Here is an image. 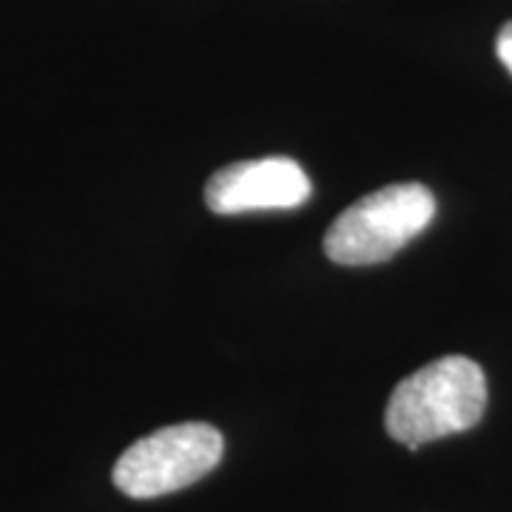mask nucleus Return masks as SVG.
<instances>
[{"mask_svg": "<svg viewBox=\"0 0 512 512\" xmlns=\"http://www.w3.org/2000/svg\"><path fill=\"white\" fill-rule=\"evenodd\" d=\"M487 410V376L467 356H444L396 384L384 427L410 450L476 427Z\"/></svg>", "mask_w": 512, "mask_h": 512, "instance_id": "obj_1", "label": "nucleus"}, {"mask_svg": "<svg viewBox=\"0 0 512 512\" xmlns=\"http://www.w3.org/2000/svg\"><path fill=\"white\" fill-rule=\"evenodd\" d=\"M433 217L436 197L427 185H387L336 217L325 234V254L336 265H379L419 237Z\"/></svg>", "mask_w": 512, "mask_h": 512, "instance_id": "obj_2", "label": "nucleus"}, {"mask_svg": "<svg viewBox=\"0 0 512 512\" xmlns=\"http://www.w3.org/2000/svg\"><path fill=\"white\" fill-rule=\"evenodd\" d=\"M217 427L188 421L134 441L114 464V487L128 498H160L191 487L222 461Z\"/></svg>", "mask_w": 512, "mask_h": 512, "instance_id": "obj_3", "label": "nucleus"}, {"mask_svg": "<svg viewBox=\"0 0 512 512\" xmlns=\"http://www.w3.org/2000/svg\"><path fill=\"white\" fill-rule=\"evenodd\" d=\"M311 197L305 168L291 157H262L220 168L205 185V202L214 214L285 211Z\"/></svg>", "mask_w": 512, "mask_h": 512, "instance_id": "obj_4", "label": "nucleus"}, {"mask_svg": "<svg viewBox=\"0 0 512 512\" xmlns=\"http://www.w3.org/2000/svg\"><path fill=\"white\" fill-rule=\"evenodd\" d=\"M495 52L501 57V63L507 66V72L512 74V20L498 32V40H495Z\"/></svg>", "mask_w": 512, "mask_h": 512, "instance_id": "obj_5", "label": "nucleus"}]
</instances>
